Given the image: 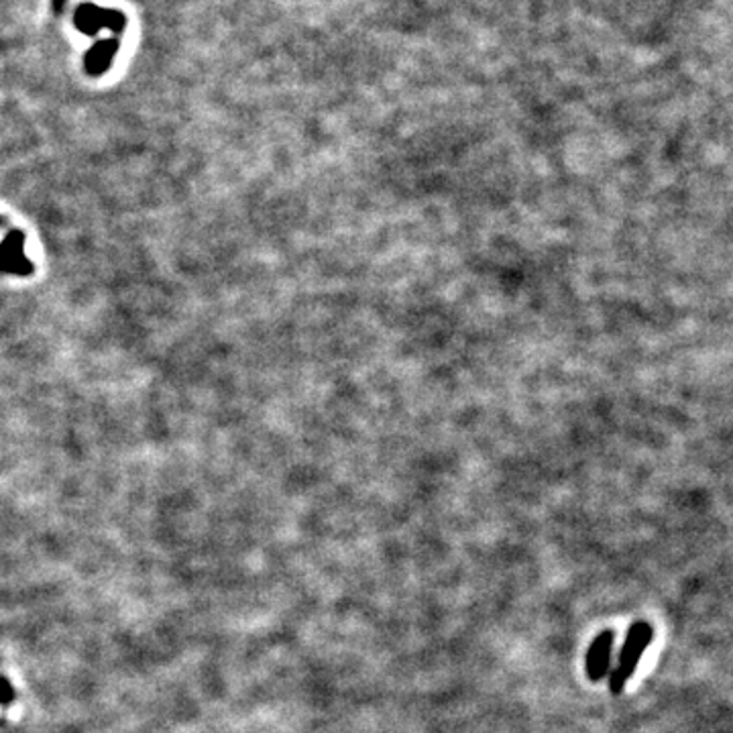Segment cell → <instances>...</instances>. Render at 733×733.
I'll return each instance as SVG.
<instances>
[{
    "label": "cell",
    "instance_id": "1",
    "mask_svg": "<svg viewBox=\"0 0 733 733\" xmlns=\"http://www.w3.org/2000/svg\"><path fill=\"white\" fill-rule=\"evenodd\" d=\"M654 638V629L646 622H638L629 627L627 632L626 641L620 650V658L617 664L610 674V688L613 695H622L626 688L627 681L632 678V674L638 669L641 657L646 652V648L650 646V641Z\"/></svg>",
    "mask_w": 733,
    "mask_h": 733
},
{
    "label": "cell",
    "instance_id": "2",
    "mask_svg": "<svg viewBox=\"0 0 733 733\" xmlns=\"http://www.w3.org/2000/svg\"><path fill=\"white\" fill-rule=\"evenodd\" d=\"M74 25L80 33L96 37L103 29H108L115 35H121L127 27V16L121 11L105 9L92 2H82L74 13Z\"/></svg>",
    "mask_w": 733,
    "mask_h": 733
},
{
    "label": "cell",
    "instance_id": "3",
    "mask_svg": "<svg viewBox=\"0 0 733 733\" xmlns=\"http://www.w3.org/2000/svg\"><path fill=\"white\" fill-rule=\"evenodd\" d=\"M0 272L2 274H33V263L25 255V235L21 230H11L0 243Z\"/></svg>",
    "mask_w": 733,
    "mask_h": 733
},
{
    "label": "cell",
    "instance_id": "4",
    "mask_svg": "<svg viewBox=\"0 0 733 733\" xmlns=\"http://www.w3.org/2000/svg\"><path fill=\"white\" fill-rule=\"evenodd\" d=\"M611 650H613V632H601L585 658V672L591 683H599L608 676L611 669Z\"/></svg>",
    "mask_w": 733,
    "mask_h": 733
},
{
    "label": "cell",
    "instance_id": "5",
    "mask_svg": "<svg viewBox=\"0 0 733 733\" xmlns=\"http://www.w3.org/2000/svg\"><path fill=\"white\" fill-rule=\"evenodd\" d=\"M119 53V39H100L86 51L84 56V70L92 77L103 76L110 70V63Z\"/></svg>",
    "mask_w": 733,
    "mask_h": 733
},
{
    "label": "cell",
    "instance_id": "6",
    "mask_svg": "<svg viewBox=\"0 0 733 733\" xmlns=\"http://www.w3.org/2000/svg\"><path fill=\"white\" fill-rule=\"evenodd\" d=\"M63 7H68V0H53V9H56V13H61Z\"/></svg>",
    "mask_w": 733,
    "mask_h": 733
},
{
    "label": "cell",
    "instance_id": "7",
    "mask_svg": "<svg viewBox=\"0 0 733 733\" xmlns=\"http://www.w3.org/2000/svg\"><path fill=\"white\" fill-rule=\"evenodd\" d=\"M0 223H2V220H0Z\"/></svg>",
    "mask_w": 733,
    "mask_h": 733
}]
</instances>
